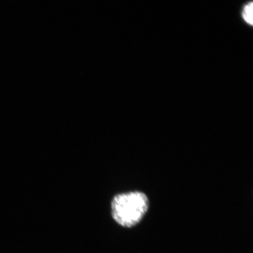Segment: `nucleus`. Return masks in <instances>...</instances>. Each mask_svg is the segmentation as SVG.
Instances as JSON below:
<instances>
[{"mask_svg":"<svg viewBox=\"0 0 253 253\" xmlns=\"http://www.w3.org/2000/svg\"><path fill=\"white\" fill-rule=\"evenodd\" d=\"M150 207L149 198L144 192L120 193L111 201V216L116 225L123 229L131 230L143 220Z\"/></svg>","mask_w":253,"mask_h":253,"instance_id":"nucleus-1","label":"nucleus"},{"mask_svg":"<svg viewBox=\"0 0 253 253\" xmlns=\"http://www.w3.org/2000/svg\"><path fill=\"white\" fill-rule=\"evenodd\" d=\"M242 16L244 20L249 25L253 23V2H249L243 8Z\"/></svg>","mask_w":253,"mask_h":253,"instance_id":"nucleus-2","label":"nucleus"}]
</instances>
